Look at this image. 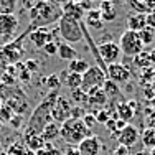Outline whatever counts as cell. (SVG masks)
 I'll list each match as a JSON object with an SVG mask.
<instances>
[{
  "mask_svg": "<svg viewBox=\"0 0 155 155\" xmlns=\"http://www.w3.org/2000/svg\"><path fill=\"white\" fill-rule=\"evenodd\" d=\"M63 10L53 0H36L30 8L31 28H46L53 21H60Z\"/></svg>",
  "mask_w": 155,
  "mask_h": 155,
  "instance_id": "1",
  "label": "cell"
},
{
  "mask_svg": "<svg viewBox=\"0 0 155 155\" xmlns=\"http://www.w3.org/2000/svg\"><path fill=\"white\" fill-rule=\"evenodd\" d=\"M58 97V91H51L50 94L43 99L38 104V107L33 110L30 120H28L27 127H25V132H33V134H40L43 130V127L51 122V107H53L54 101Z\"/></svg>",
  "mask_w": 155,
  "mask_h": 155,
  "instance_id": "2",
  "label": "cell"
},
{
  "mask_svg": "<svg viewBox=\"0 0 155 155\" xmlns=\"http://www.w3.org/2000/svg\"><path fill=\"white\" fill-rule=\"evenodd\" d=\"M91 135V130L84 125L83 119H66L60 124V137L69 145H79L86 137Z\"/></svg>",
  "mask_w": 155,
  "mask_h": 155,
  "instance_id": "3",
  "label": "cell"
},
{
  "mask_svg": "<svg viewBox=\"0 0 155 155\" xmlns=\"http://www.w3.org/2000/svg\"><path fill=\"white\" fill-rule=\"evenodd\" d=\"M58 35L64 40V43H79L83 41V28H81V21H76L73 18L63 15L58 21Z\"/></svg>",
  "mask_w": 155,
  "mask_h": 155,
  "instance_id": "4",
  "label": "cell"
},
{
  "mask_svg": "<svg viewBox=\"0 0 155 155\" xmlns=\"http://www.w3.org/2000/svg\"><path fill=\"white\" fill-rule=\"evenodd\" d=\"M117 45L120 48V53L127 58H134V56H137L140 51H143V45L139 38V33L132 31V30H125L120 35Z\"/></svg>",
  "mask_w": 155,
  "mask_h": 155,
  "instance_id": "5",
  "label": "cell"
},
{
  "mask_svg": "<svg viewBox=\"0 0 155 155\" xmlns=\"http://www.w3.org/2000/svg\"><path fill=\"white\" fill-rule=\"evenodd\" d=\"M106 79H107L106 73L102 71L97 64H93V66H89L87 71L83 74V84H81V89H83L84 93H87V91L96 89V87H102V84H104Z\"/></svg>",
  "mask_w": 155,
  "mask_h": 155,
  "instance_id": "6",
  "label": "cell"
},
{
  "mask_svg": "<svg viewBox=\"0 0 155 155\" xmlns=\"http://www.w3.org/2000/svg\"><path fill=\"white\" fill-rule=\"evenodd\" d=\"M97 54L99 58H101V61L104 63L106 66L109 64H114V63H119L120 56H122V53H120V48L117 45L116 41H102L97 45Z\"/></svg>",
  "mask_w": 155,
  "mask_h": 155,
  "instance_id": "7",
  "label": "cell"
},
{
  "mask_svg": "<svg viewBox=\"0 0 155 155\" xmlns=\"http://www.w3.org/2000/svg\"><path fill=\"white\" fill-rule=\"evenodd\" d=\"M106 76H107L109 81L116 84H120V83H129V79L132 78V71L127 68L122 63H114V64H109L106 68Z\"/></svg>",
  "mask_w": 155,
  "mask_h": 155,
  "instance_id": "8",
  "label": "cell"
},
{
  "mask_svg": "<svg viewBox=\"0 0 155 155\" xmlns=\"http://www.w3.org/2000/svg\"><path fill=\"white\" fill-rule=\"evenodd\" d=\"M71 107L73 106L69 104L68 99L63 97V96H58L54 104H53V107H51V119L58 124L60 122L63 124L66 119H69V116H71Z\"/></svg>",
  "mask_w": 155,
  "mask_h": 155,
  "instance_id": "9",
  "label": "cell"
},
{
  "mask_svg": "<svg viewBox=\"0 0 155 155\" xmlns=\"http://www.w3.org/2000/svg\"><path fill=\"white\" fill-rule=\"evenodd\" d=\"M102 142L97 135H89L76 147L81 155H101L102 152Z\"/></svg>",
  "mask_w": 155,
  "mask_h": 155,
  "instance_id": "10",
  "label": "cell"
},
{
  "mask_svg": "<svg viewBox=\"0 0 155 155\" xmlns=\"http://www.w3.org/2000/svg\"><path fill=\"white\" fill-rule=\"evenodd\" d=\"M139 139H140V132H139V129L132 124H127L122 130L117 134V142H119V145H124V147H127V149H130L132 145H135V142H137Z\"/></svg>",
  "mask_w": 155,
  "mask_h": 155,
  "instance_id": "11",
  "label": "cell"
},
{
  "mask_svg": "<svg viewBox=\"0 0 155 155\" xmlns=\"http://www.w3.org/2000/svg\"><path fill=\"white\" fill-rule=\"evenodd\" d=\"M28 38L36 48H43L46 43L53 41V33L48 28H31L28 30Z\"/></svg>",
  "mask_w": 155,
  "mask_h": 155,
  "instance_id": "12",
  "label": "cell"
},
{
  "mask_svg": "<svg viewBox=\"0 0 155 155\" xmlns=\"http://www.w3.org/2000/svg\"><path fill=\"white\" fill-rule=\"evenodd\" d=\"M18 28V18L17 15H0V36L10 38Z\"/></svg>",
  "mask_w": 155,
  "mask_h": 155,
  "instance_id": "13",
  "label": "cell"
},
{
  "mask_svg": "<svg viewBox=\"0 0 155 155\" xmlns=\"http://www.w3.org/2000/svg\"><path fill=\"white\" fill-rule=\"evenodd\" d=\"M27 33H28V31H27ZM27 33H23V35H21L18 40H15V41H12V43H8V45H5V48H3L2 53L5 54V56L8 58L10 61H18V60L21 58V54L25 53L23 46H21V38H25V35H27Z\"/></svg>",
  "mask_w": 155,
  "mask_h": 155,
  "instance_id": "14",
  "label": "cell"
},
{
  "mask_svg": "<svg viewBox=\"0 0 155 155\" xmlns=\"http://www.w3.org/2000/svg\"><path fill=\"white\" fill-rule=\"evenodd\" d=\"M117 0H101L99 12H101L102 21H114L117 18Z\"/></svg>",
  "mask_w": 155,
  "mask_h": 155,
  "instance_id": "15",
  "label": "cell"
},
{
  "mask_svg": "<svg viewBox=\"0 0 155 155\" xmlns=\"http://www.w3.org/2000/svg\"><path fill=\"white\" fill-rule=\"evenodd\" d=\"M106 102H107V96L104 94L102 87H96V89L87 91V102L86 104L89 107H96L97 110H101L106 106Z\"/></svg>",
  "mask_w": 155,
  "mask_h": 155,
  "instance_id": "16",
  "label": "cell"
},
{
  "mask_svg": "<svg viewBox=\"0 0 155 155\" xmlns=\"http://www.w3.org/2000/svg\"><path fill=\"white\" fill-rule=\"evenodd\" d=\"M83 23H84L86 28H94V30H101V28L104 27L101 12H99L97 8H93V10H89V12H86Z\"/></svg>",
  "mask_w": 155,
  "mask_h": 155,
  "instance_id": "17",
  "label": "cell"
},
{
  "mask_svg": "<svg viewBox=\"0 0 155 155\" xmlns=\"http://www.w3.org/2000/svg\"><path fill=\"white\" fill-rule=\"evenodd\" d=\"M61 10H63V15L73 18V20H76V21H83L84 20V10L81 8L79 3L74 2V0H71V2H68L66 5H63Z\"/></svg>",
  "mask_w": 155,
  "mask_h": 155,
  "instance_id": "18",
  "label": "cell"
},
{
  "mask_svg": "<svg viewBox=\"0 0 155 155\" xmlns=\"http://www.w3.org/2000/svg\"><path fill=\"white\" fill-rule=\"evenodd\" d=\"M46 145V142L43 140V137L40 134H33V132H25V147H27V150H30V152H38V150H41L43 147Z\"/></svg>",
  "mask_w": 155,
  "mask_h": 155,
  "instance_id": "19",
  "label": "cell"
},
{
  "mask_svg": "<svg viewBox=\"0 0 155 155\" xmlns=\"http://www.w3.org/2000/svg\"><path fill=\"white\" fill-rule=\"evenodd\" d=\"M147 27V20H145V13H139V12H132L127 17V30L132 31H140L142 28Z\"/></svg>",
  "mask_w": 155,
  "mask_h": 155,
  "instance_id": "20",
  "label": "cell"
},
{
  "mask_svg": "<svg viewBox=\"0 0 155 155\" xmlns=\"http://www.w3.org/2000/svg\"><path fill=\"white\" fill-rule=\"evenodd\" d=\"M134 116H135V110L132 109L127 102H119L117 107H116V112H114V117L124 120L125 124H129V120H132Z\"/></svg>",
  "mask_w": 155,
  "mask_h": 155,
  "instance_id": "21",
  "label": "cell"
},
{
  "mask_svg": "<svg viewBox=\"0 0 155 155\" xmlns=\"http://www.w3.org/2000/svg\"><path fill=\"white\" fill-rule=\"evenodd\" d=\"M40 135L43 137V140H45L46 143H51V140L60 137V124L54 122V120L48 122L45 127H43V130L40 132Z\"/></svg>",
  "mask_w": 155,
  "mask_h": 155,
  "instance_id": "22",
  "label": "cell"
},
{
  "mask_svg": "<svg viewBox=\"0 0 155 155\" xmlns=\"http://www.w3.org/2000/svg\"><path fill=\"white\" fill-rule=\"evenodd\" d=\"M58 56L64 61H73L78 58V51L69 43H58Z\"/></svg>",
  "mask_w": 155,
  "mask_h": 155,
  "instance_id": "23",
  "label": "cell"
},
{
  "mask_svg": "<svg viewBox=\"0 0 155 155\" xmlns=\"http://www.w3.org/2000/svg\"><path fill=\"white\" fill-rule=\"evenodd\" d=\"M89 63L86 60H83V58H76V60L69 61L68 64V73H74V74H81L83 76L84 73L87 71V68H89Z\"/></svg>",
  "mask_w": 155,
  "mask_h": 155,
  "instance_id": "24",
  "label": "cell"
},
{
  "mask_svg": "<svg viewBox=\"0 0 155 155\" xmlns=\"http://www.w3.org/2000/svg\"><path fill=\"white\" fill-rule=\"evenodd\" d=\"M64 84L69 87L71 91L79 89L81 84H83V76L81 74H74V73H64Z\"/></svg>",
  "mask_w": 155,
  "mask_h": 155,
  "instance_id": "25",
  "label": "cell"
},
{
  "mask_svg": "<svg viewBox=\"0 0 155 155\" xmlns=\"http://www.w3.org/2000/svg\"><path fill=\"white\" fill-rule=\"evenodd\" d=\"M140 140H142L145 149H150V150L155 149V130L150 127H147L145 130L140 134Z\"/></svg>",
  "mask_w": 155,
  "mask_h": 155,
  "instance_id": "26",
  "label": "cell"
},
{
  "mask_svg": "<svg viewBox=\"0 0 155 155\" xmlns=\"http://www.w3.org/2000/svg\"><path fill=\"white\" fill-rule=\"evenodd\" d=\"M18 0H0V15H13Z\"/></svg>",
  "mask_w": 155,
  "mask_h": 155,
  "instance_id": "27",
  "label": "cell"
},
{
  "mask_svg": "<svg viewBox=\"0 0 155 155\" xmlns=\"http://www.w3.org/2000/svg\"><path fill=\"white\" fill-rule=\"evenodd\" d=\"M102 91H104V94L109 97H117V96H120V89H119V84L112 83V81L106 79L104 84H102Z\"/></svg>",
  "mask_w": 155,
  "mask_h": 155,
  "instance_id": "28",
  "label": "cell"
},
{
  "mask_svg": "<svg viewBox=\"0 0 155 155\" xmlns=\"http://www.w3.org/2000/svg\"><path fill=\"white\" fill-rule=\"evenodd\" d=\"M139 38H140V41H142L143 46H145V45H152L153 40H155V30H153V28H150V27L142 28V30L139 31Z\"/></svg>",
  "mask_w": 155,
  "mask_h": 155,
  "instance_id": "29",
  "label": "cell"
},
{
  "mask_svg": "<svg viewBox=\"0 0 155 155\" xmlns=\"http://www.w3.org/2000/svg\"><path fill=\"white\" fill-rule=\"evenodd\" d=\"M134 64L137 66L139 69H143V68H149L150 64V54L147 51H140L137 56H134Z\"/></svg>",
  "mask_w": 155,
  "mask_h": 155,
  "instance_id": "30",
  "label": "cell"
},
{
  "mask_svg": "<svg viewBox=\"0 0 155 155\" xmlns=\"http://www.w3.org/2000/svg\"><path fill=\"white\" fill-rule=\"evenodd\" d=\"M71 99L74 102H78V106H84L87 102V93H84L83 89H74V91H71Z\"/></svg>",
  "mask_w": 155,
  "mask_h": 155,
  "instance_id": "31",
  "label": "cell"
},
{
  "mask_svg": "<svg viewBox=\"0 0 155 155\" xmlns=\"http://www.w3.org/2000/svg\"><path fill=\"white\" fill-rule=\"evenodd\" d=\"M25 153H27V147H25V143L20 142H15L7 150V155H25Z\"/></svg>",
  "mask_w": 155,
  "mask_h": 155,
  "instance_id": "32",
  "label": "cell"
},
{
  "mask_svg": "<svg viewBox=\"0 0 155 155\" xmlns=\"http://www.w3.org/2000/svg\"><path fill=\"white\" fill-rule=\"evenodd\" d=\"M45 84L50 89H53V91H58L60 89V86H61V81H60V76L58 74H51V76H48L45 78Z\"/></svg>",
  "mask_w": 155,
  "mask_h": 155,
  "instance_id": "33",
  "label": "cell"
},
{
  "mask_svg": "<svg viewBox=\"0 0 155 155\" xmlns=\"http://www.w3.org/2000/svg\"><path fill=\"white\" fill-rule=\"evenodd\" d=\"M94 116H96V122L106 124V122H107V120L110 119V117H112V114L109 112V109H101V110H97Z\"/></svg>",
  "mask_w": 155,
  "mask_h": 155,
  "instance_id": "34",
  "label": "cell"
},
{
  "mask_svg": "<svg viewBox=\"0 0 155 155\" xmlns=\"http://www.w3.org/2000/svg\"><path fill=\"white\" fill-rule=\"evenodd\" d=\"M43 51H45V53L48 54V56H54V54H58V43L54 41H50V43H46L45 46L41 48Z\"/></svg>",
  "mask_w": 155,
  "mask_h": 155,
  "instance_id": "35",
  "label": "cell"
},
{
  "mask_svg": "<svg viewBox=\"0 0 155 155\" xmlns=\"http://www.w3.org/2000/svg\"><path fill=\"white\" fill-rule=\"evenodd\" d=\"M83 122H84V125H86V127L91 130V129L96 125V116H94V114L86 112V114H84V117H83Z\"/></svg>",
  "mask_w": 155,
  "mask_h": 155,
  "instance_id": "36",
  "label": "cell"
},
{
  "mask_svg": "<svg viewBox=\"0 0 155 155\" xmlns=\"http://www.w3.org/2000/svg\"><path fill=\"white\" fill-rule=\"evenodd\" d=\"M110 155H130V153H129V149H127V147L117 145L116 149L112 150V153H110Z\"/></svg>",
  "mask_w": 155,
  "mask_h": 155,
  "instance_id": "37",
  "label": "cell"
},
{
  "mask_svg": "<svg viewBox=\"0 0 155 155\" xmlns=\"http://www.w3.org/2000/svg\"><path fill=\"white\" fill-rule=\"evenodd\" d=\"M145 20H147V27H150V28H153V30H155V12L147 13Z\"/></svg>",
  "mask_w": 155,
  "mask_h": 155,
  "instance_id": "38",
  "label": "cell"
},
{
  "mask_svg": "<svg viewBox=\"0 0 155 155\" xmlns=\"http://www.w3.org/2000/svg\"><path fill=\"white\" fill-rule=\"evenodd\" d=\"M10 109L12 107H7V106H2V107H0V117H3V120H7L10 116H12Z\"/></svg>",
  "mask_w": 155,
  "mask_h": 155,
  "instance_id": "39",
  "label": "cell"
},
{
  "mask_svg": "<svg viewBox=\"0 0 155 155\" xmlns=\"http://www.w3.org/2000/svg\"><path fill=\"white\" fill-rule=\"evenodd\" d=\"M143 96H145V99H149V101L155 97V96H153V91H152V87H150V84H149V86L143 87Z\"/></svg>",
  "mask_w": 155,
  "mask_h": 155,
  "instance_id": "40",
  "label": "cell"
},
{
  "mask_svg": "<svg viewBox=\"0 0 155 155\" xmlns=\"http://www.w3.org/2000/svg\"><path fill=\"white\" fill-rule=\"evenodd\" d=\"M25 66H28V71L33 73V71H36V66H38V63L36 61H31V60H28V61H25Z\"/></svg>",
  "mask_w": 155,
  "mask_h": 155,
  "instance_id": "41",
  "label": "cell"
},
{
  "mask_svg": "<svg viewBox=\"0 0 155 155\" xmlns=\"http://www.w3.org/2000/svg\"><path fill=\"white\" fill-rule=\"evenodd\" d=\"M61 155H81V153L78 152L76 147H68V149H66L64 152H61Z\"/></svg>",
  "mask_w": 155,
  "mask_h": 155,
  "instance_id": "42",
  "label": "cell"
},
{
  "mask_svg": "<svg viewBox=\"0 0 155 155\" xmlns=\"http://www.w3.org/2000/svg\"><path fill=\"white\" fill-rule=\"evenodd\" d=\"M149 127H150V129H153V130H155V112H153L152 116L149 117Z\"/></svg>",
  "mask_w": 155,
  "mask_h": 155,
  "instance_id": "43",
  "label": "cell"
},
{
  "mask_svg": "<svg viewBox=\"0 0 155 155\" xmlns=\"http://www.w3.org/2000/svg\"><path fill=\"white\" fill-rule=\"evenodd\" d=\"M149 54H150V64H152L153 68H155V48H153L152 51H150Z\"/></svg>",
  "mask_w": 155,
  "mask_h": 155,
  "instance_id": "44",
  "label": "cell"
},
{
  "mask_svg": "<svg viewBox=\"0 0 155 155\" xmlns=\"http://www.w3.org/2000/svg\"><path fill=\"white\" fill-rule=\"evenodd\" d=\"M53 2H56L58 3V5H66V3H68V2H71V0H53Z\"/></svg>",
  "mask_w": 155,
  "mask_h": 155,
  "instance_id": "45",
  "label": "cell"
},
{
  "mask_svg": "<svg viewBox=\"0 0 155 155\" xmlns=\"http://www.w3.org/2000/svg\"><path fill=\"white\" fill-rule=\"evenodd\" d=\"M135 155H150L149 150H140V152H135Z\"/></svg>",
  "mask_w": 155,
  "mask_h": 155,
  "instance_id": "46",
  "label": "cell"
},
{
  "mask_svg": "<svg viewBox=\"0 0 155 155\" xmlns=\"http://www.w3.org/2000/svg\"><path fill=\"white\" fill-rule=\"evenodd\" d=\"M150 87H152V91H153V96H155V78L152 81H150Z\"/></svg>",
  "mask_w": 155,
  "mask_h": 155,
  "instance_id": "47",
  "label": "cell"
},
{
  "mask_svg": "<svg viewBox=\"0 0 155 155\" xmlns=\"http://www.w3.org/2000/svg\"><path fill=\"white\" fill-rule=\"evenodd\" d=\"M25 155H36L35 152H30V150H27V153H25Z\"/></svg>",
  "mask_w": 155,
  "mask_h": 155,
  "instance_id": "48",
  "label": "cell"
},
{
  "mask_svg": "<svg viewBox=\"0 0 155 155\" xmlns=\"http://www.w3.org/2000/svg\"><path fill=\"white\" fill-rule=\"evenodd\" d=\"M149 153H150V155H155V149H152V150H150Z\"/></svg>",
  "mask_w": 155,
  "mask_h": 155,
  "instance_id": "49",
  "label": "cell"
},
{
  "mask_svg": "<svg viewBox=\"0 0 155 155\" xmlns=\"http://www.w3.org/2000/svg\"><path fill=\"white\" fill-rule=\"evenodd\" d=\"M91 2H101V0H91Z\"/></svg>",
  "mask_w": 155,
  "mask_h": 155,
  "instance_id": "50",
  "label": "cell"
}]
</instances>
